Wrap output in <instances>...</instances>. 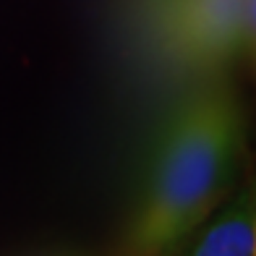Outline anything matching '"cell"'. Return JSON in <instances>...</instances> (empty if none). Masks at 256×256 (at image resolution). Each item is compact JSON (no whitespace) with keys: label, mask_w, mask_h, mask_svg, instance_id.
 <instances>
[{"label":"cell","mask_w":256,"mask_h":256,"mask_svg":"<svg viewBox=\"0 0 256 256\" xmlns=\"http://www.w3.org/2000/svg\"><path fill=\"white\" fill-rule=\"evenodd\" d=\"M243 152V115L225 84L188 94L165 123L131 228L134 256H176L225 202Z\"/></svg>","instance_id":"cell-1"},{"label":"cell","mask_w":256,"mask_h":256,"mask_svg":"<svg viewBox=\"0 0 256 256\" xmlns=\"http://www.w3.org/2000/svg\"><path fill=\"white\" fill-rule=\"evenodd\" d=\"M152 50L186 74H209L254 48V0H136Z\"/></svg>","instance_id":"cell-2"},{"label":"cell","mask_w":256,"mask_h":256,"mask_svg":"<svg viewBox=\"0 0 256 256\" xmlns=\"http://www.w3.org/2000/svg\"><path fill=\"white\" fill-rule=\"evenodd\" d=\"M183 256H256V199L251 183L222 202L183 240Z\"/></svg>","instance_id":"cell-3"}]
</instances>
